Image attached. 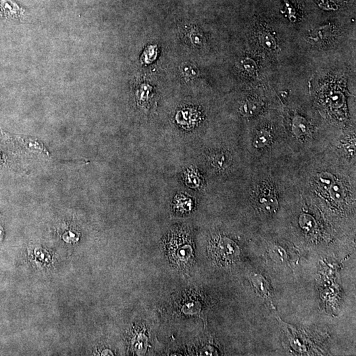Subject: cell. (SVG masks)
<instances>
[{
  "mask_svg": "<svg viewBox=\"0 0 356 356\" xmlns=\"http://www.w3.org/2000/svg\"><path fill=\"white\" fill-rule=\"evenodd\" d=\"M332 32V27L330 25L321 27L312 32L310 35V40L313 43H324L330 37Z\"/></svg>",
  "mask_w": 356,
  "mask_h": 356,
  "instance_id": "obj_5",
  "label": "cell"
},
{
  "mask_svg": "<svg viewBox=\"0 0 356 356\" xmlns=\"http://www.w3.org/2000/svg\"><path fill=\"white\" fill-rule=\"evenodd\" d=\"M270 140H271V134H270V131L263 129L258 132L257 137L254 141H255L254 145L257 148L264 147L269 144Z\"/></svg>",
  "mask_w": 356,
  "mask_h": 356,
  "instance_id": "obj_8",
  "label": "cell"
},
{
  "mask_svg": "<svg viewBox=\"0 0 356 356\" xmlns=\"http://www.w3.org/2000/svg\"><path fill=\"white\" fill-rule=\"evenodd\" d=\"M26 16V10L14 0H0V17L4 20L20 22Z\"/></svg>",
  "mask_w": 356,
  "mask_h": 356,
  "instance_id": "obj_4",
  "label": "cell"
},
{
  "mask_svg": "<svg viewBox=\"0 0 356 356\" xmlns=\"http://www.w3.org/2000/svg\"><path fill=\"white\" fill-rule=\"evenodd\" d=\"M64 239L67 242H76L78 241L79 236L73 232H68L64 234Z\"/></svg>",
  "mask_w": 356,
  "mask_h": 356,
  "instance_id": "obj_14",
  "label": "cell"
},
{
  "mask_svg": "<svg viewBox=\"0 0 356 356\" xmlns=\"http://www.w3.org/2000/svg\"><path fill=\"white\" fill-rule=\"evenodd\" d=\"M182 72L185 78L195 79L199 75V70L197 67L191 64H185L182 66Z\"/></svg>",
  "mask_w": 356,
  "mask_h": 356,
  "instance_id": "obj_9",
  "label": "cell"
},
{
  "mask_svg": "<svg viewBox=\"0 0 356 356\" xmlns=\"http://www.w3.org/2000/svg\"><path fill=\"white\" fill-rule=\"evenodd\" d=\"M211 162L212 165L219 169H222L227 166L228 159L224 154H216L212 157Z\"/></svg>",
  "mask_w": 356,
  "mask_h": 356,
  "instance_id": "obj_11",
  "label": "cell"
},
{
  "mask_svg": "<svg viewBox=\"0 0 356 356\" xmlns=\"http://www.w3.org/2000/svg\"><path fill=\"white\" fill-rule=\"evenodd\" d=\"M191 41L193 42V44H195L197 45H201L203 40L201 33L198 32V31H193L191 32Z\"/></svg>",
  "mask_w": 356,
  "mask_h": 356,
  "instance_id": "obj_13",
  "label": "cell"
},
{
  "mask_svg": "<svg viewBox=\"0 0 356 356\" xmlns=\"http://www.w3.org/2000/svg\"><path fill=\"white\" fill-rule=\"evenodd\" d=\"M166 246L168 257L173 263L185 267L193 263V243L187 229L182 227L170 232L166 238Z\"/></svg>",
  "mask_w": 356,
  "mask_h": 356,
  "instance_id": "obj_1",
  "label": "cell"
},
{
  "mask_svg": "<svg viewBox=\"0 0 356 356\" xmlns=\"http://www.w3.org/2000/svg\"><path fill=\"white\" fill-rule=\"evenodd\" d=\"M155 48V47H149L147 50H146L144 54H143L146 63L149 64L154 60L151 55V54H157V51H156Z\"/></svg>",
  "mask_w": 356,
  "mask_h": 356,
  "instance_id": "obj_12",
  "label": "cell"
},
{
  "mask_svg": "<svg viewBox=\"0 0 356 356\" xmlns=\"http://www.w3.org/2000/svg\"><path fill=\"white\" fill-rule=\"evenodd\" d=\"M240 68L243 72L248 73V74H253L255 72L257 69L255 62L254 60L250 58H247L241 60L240 61Z\"/></svg>",
  "mask_w": 356,
  "mask_h": 356,
  "instance_id": "obj_10",
  "label": "cell"
},
{
  "mask_svg": "<svg viewBox=\"0 0 356 356\" xmlns=\"http://www.w3.org/2000/svg\"><path fill=\"white\" fill-rule=\"evenodd\" d=\"M255 191V203L260 211L266 214H274L278 209L275 190L270 184L263 183Z\"/></svg>",
  "mask_w": 356,
  "mask_h": 356,
  "instance_id": "obj_3",
  "label": "cell"
},
{
  "mask_svg": "<svg viewBox=\"0 0 356 356\" xmlns=\"http://www.w3.org/2000/svg\"><path fill=\"white\" fill-rule=\"evenodd\" d=\"M262 108V104L257 100H247L241 106V113L247 116H253L259 113Z\"/></svg>",
  "mask_w": 356,
  "mask_h": 356,
  "instance_id": "obj_7",
  "label": "cell"
},
{
  "mask_svg": "<svg viewBox=\"0 0 356 356\" xmlns=\"http://www.w3.org/2000/svg\"><path fill=\"white\" fill-rule=\"evenodd\" d=\"M2 231H3V230H2V228L0 227V236L2 234Z\"/></svg>",
  "mask_w": 356,
  "mask_h": 356,
  "instance_id": "obj_15",
  "label": "cell"
},
{
  "mask_svg": "<svg viewBox=\"0 0 356 356\" xmlns=\"http://www.w3.org/2000/svg\"><path fill=\"white\" fill-rule=\"evenodd\" d=\"M260 45L266 51H272L276 49V42L274 37L268 31L262 30L258 35Z\"/></svg>",
  "mask_w": 356,
  "mask_h": 356,
  "instance_id": "obj_6",
  "label": "cell"
},
{
  "mask_svg": "<svg viewBox=\"0 0 356 356\" xmlns=\"http://www.w3.org/2000/svg\"><path fill=\"white\" fill-rule=\"evenodd\" d=\"M212 259L221 265H230L238 259L239 251L234 242L226 237H216L209 248Z\"/></svg>",
  "mask_w": 356,
  "mask_h": 356,
  "instance_id": "obj_2",
  "label": "cell"
}]
</instances>
